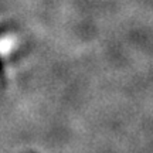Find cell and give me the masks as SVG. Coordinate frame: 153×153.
<instances>
[]
</instances>
